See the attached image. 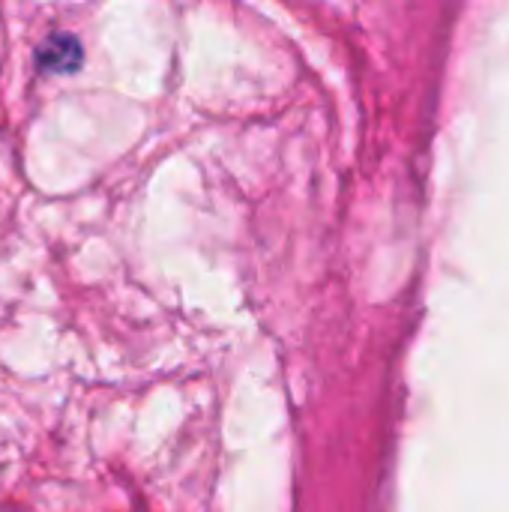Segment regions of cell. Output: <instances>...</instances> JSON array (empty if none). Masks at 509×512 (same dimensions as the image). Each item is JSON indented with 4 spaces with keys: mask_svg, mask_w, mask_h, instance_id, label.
Wrapping results in <instances>:
<instances>
[{
    "mask_svg": "<svg viewBox=\"0 0 509 512\" xmlns=\"http://www.w3.org/2000/svg\"><path fill=\"white\" fill-rule=\"evenodd\" d=\"M39 63L51 72H72L81 63V45L69 33H54L42 48H39Z\"/></svg>",
    "mask_w": 509,
    "mask_h": 512,
    "instance_id": "cell-1",
    "label": "cell"
}]
</instances>
